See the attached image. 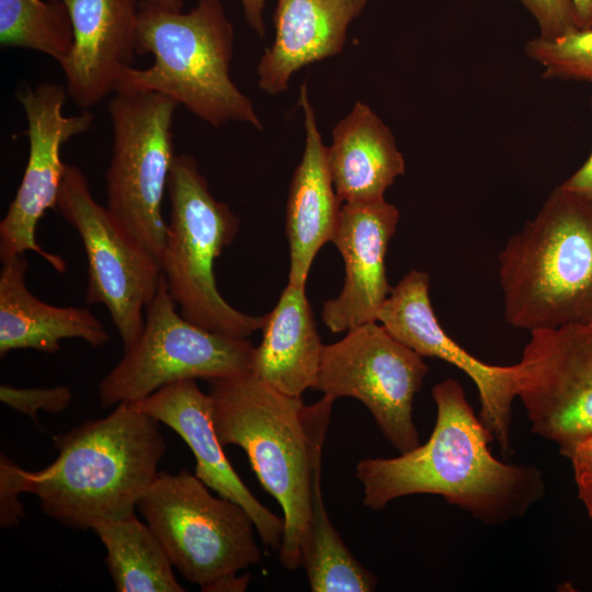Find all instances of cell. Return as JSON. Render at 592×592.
Wrapping results in <instances>:
<instances>
[{
    "mask_svg": "<svg viewBox=\"0 0 592 592\" xmlns=\"http://www.w3.org/2000/svg\"><path fill=\"white\" fill-rule=\"evenodd\" d=\"M321 460L315 463L310 511L301 545V566L312 592H369L376 577L351 554L332 525L321 492Z\"/></svg>",
    "mask_w": 592,
    "mask_h": 592,
    "instance_id": "obj_24",
    "label": "cell"
},
{
    "mask_svg": "<svg viewBox=\"0 0 592 592\" xmlns=\"http://www.w3.org/2000/svg\"><path fill=\"white\" fill-rule=\"evenodd\" d=\"M505 321L528 332L592 320V197L556 186L499 254Z\"/></svg>",
    "mask_w": 592,
    "mask_h": 592,
    "instance_id": "obj_4",
    "label": "cell"
},
{
    "mask_svg": "<svg viewBox=\"0 0 592 592\" xmlns=\"http://www.w3.org/2000/svg\"><path fill=\"white\" fill-rule=\"evenodd\" d=\"M592 109V96H591ZM563 189L592 197V151L584 163L560 184Z\"/></svg>",
    "mask_w": 592,
    "mask_h": 592,
    "instance_id": "obj_31",
    "label": "cell"
},
{
    "mask_svg": "<svg viewBox=\"0 0 592 592\" xmlns=\"http://www.w3.org/2000/svg\"><path fill=\"white\" fill-rule=\"evenodd\" d=\"M170 213L159 260L168 291L189 321L206 330L247 338L264 316L229 305L218 292L214 263L232 243L240 225L230 207L210 193L191 155H175L167 184Z\"/></svg>",
    "mask_w": 592,
    "mask_h": 592,
    "instance_id": "obj_6",
    "label": "cell"
},
{
    "mask_svg": "<svg viewBox=\"0 0 592 592\" xmlns=\"http://www.w3.org/2000/svg\"><path fill=\"white\" fill-rule=\"evenodd\" d=\"M179 105L164 94L133 89L117 90L109 102L113 146L106 207L158 262L167 232L162 202L175 156L172 124Z\"/></svg>",
    "mask_w": 592,
    "mask_h": 592,
    "instance_id": "obj_8",
    "label": "cell"
},
{
    "mask_svg": "<svg viewBox=\"0 0 592 592\" xmlns=\"http://www.w3.org/2000/svg\"><path fill=\"white\" fill-rule=\"evenodd\" d=\"M250 582V574L238 576L237 572L227 573L205 587L201 588L204 592H242Z\"/></svg>",
    "mask_w": 592,
    "mask_h": 592,
    "instance_id": "obj_32",
    "label": "cell"
},
{
    "mask_svg": "<svg viewBox=\"0 0 592 592\" xmlns=\"http://www.w3.org/2000/svg\"><path fill=\"white\" fill-rule=\"evenodd\" d=\"M214 428L223 446L241 447L262 488L281 505L284 533L278 549L287 570L301 566L310 511L311 479L335 399L306 406L252 373L209 380Z\"/></svg>",
    "mask_w": 592,
    "mask_h": 592,
    "instance_id": "obj_2",
    "label": "cell"
},
{
    "mask_svg": "<svg viewBox=\"0 0 592 592\" xmlns=\"http://www.w3.org/2000/svg\"><path fill=\"white\" fill-rule=\"evenodd\" d=\"M399 217L397 207L385 200L342 205L332 242L343 258L345 280L340 294L322 308V320L331 332L377 321L392 288L385 261Z\"/></svg>",
    "mask_w": 592,
    "mask_h": 592,
    "instance_id": "obj_17",
    "label": "cell"
},
{
    "mask_svg": "<svg viewBox=\"0 0 592 592\" xmlns=\"http://www.w3.org/2000/svg\"><path fill=\"white\" fill-rule=\"evenodd\" d=\"M0 43L61 62L73 43L67 5L62 0H0Z\"/></svg>",
    "mask_w": 592,
    "mask_h": 592,
    "instance_id": "obj_25",
    "label": "cell"
},
{
    "mask_svg": "<svg viewBox=\"0 0 592 592\" xmlns=\"http://www.w3.org/2000/svg\"><path fill=\"white\" fill-rule=\"evenodd\" d=\"M53 441L58 456L52 464L37 471L22 468L23 491L39 499L45 514L75 530L134 514L166 452L160 422L130 403Z\"/></svg>",
    "mask_w": 592,
    "mask_h": 592,
    "instance_id": "obj_3",
    "label": "cell"
},
{
    "mask_svg": "<svg viewBox=\"0 0 592 592\" xmlns=\"http://www.w3.org/2000/svg\"><path fill=\"white\" fill-rule=\"evenodd\" d=\"M255 346L247 338L213 332L177 311L164 277L145 310L137 342L98 386L101 407L139 401L184 379H220L252 373Z\"/></svg>",
    "mask_w": 592,
    "mask_h": 592,
    "instance_id": "obj_9",
    "label": "cell"
},
{
    "mask_svg": "<svg viewBox=\"0 0 592 592\" xmlns=\"http://www.w3.org/2000/svg\"><path fill=\"white\" fill-rule=\"evenodd\" d=\"M426 272L411 270L380 307L377 322L421 356L442 360L465 373L475 384L479 418L504 455L511 453L512 403L519 394V364L501 366L467 352L442 328L431 298Z\"/></svg>",
    "mask_w": 592,
    "mask_h": 592,
    "instance_id": "obj_14",
    "label": "cell"
},
{
    "mask_svg": "<svg viewBox=\"0 0 592 592\" xmlns=\"http://www.w3.org/2000/svg\"><path fill=\"white\" fill-rule=\"evenodd\" d=\"M66 95L62 86L50 82L16 92L27 121L29 158L15 196L0 221L1 261L31 251L57 272L67 270L61 257L47 252L36 240V226L47 209L56 207L66 171L60 149L70 138L89 130L94 119L88 110L64 115Z\"/></svg>",
    "mask_w": 592,
    "mask_h": 592,
    "instance_id": "obj_13",
    "label": "cell"
},
{
    "mask_svg": "<svg viewBox=\"0 0 592 592\" xmlns=\"http://www.w3.org/2000/svg\"><path fill=\"white\" fill-rule=\"evenodd\" d=\"M130 405L178 433L195 457V475L218 496L241 505L253 521L263 545L278 551L284 519L264 506L232 468L214 428L210 398L198 388L195 379L166 385Z\"/></svg>",
    "mask_w": 592,
    "mask_h": 592,
    "instance_id": "obj_15",
    "label": "cell"
},
{
    "mask_svg": "<svg viewBox=\"0 0 592 592\" xmlns=\"http://www.w3.org/2000/svg\"><path fill=\"white\" fill-rule=\"evenodd\" d=\"M243 8L246 20L250 27L263 37L265 27L263 22V8L265 0H239Z\"/></svg>",
    "mask_w": 592,
    "mask_h": 592,
    "instance_id": "obj_33",
    "label": "cell"
},
{
    "mask_svg": "<svg viewBox=\"0 0 592 592\" xmlns=\"http://www.w3.org/2000/svg\"><path fill=\"white\" fill-rule=\"evenodd\" d=\"M367 0H278L275 37L257 66L259 87L270 94L287 90L299 69L342 52L350 23Z\"/></svg>",
    "mask_w": 592,
    "mask_h": 592,
    "instance_id": "obj_19",
    "label": "cell"
},
{
    "mask_svg": "<svg viewBox=\"0 0 592 592\" xmlns=\"http://www.w3.org/2000/svg\"><path fill=\"white\" fill-rule=\"evenodd\" d=\"M571 2L577 27L592 29V0H571Z\"/></svg>",
    "mask_w": 592,
    "mask_h": 592,
    "instance_id": "obj_34",
    "label": "cell"
},
{
    "mask_svg": "<svg viewBox=\"0 0 592 592\" xmlns=\"http://www.w3.org/2000/svg\"><path fill=\"white\" fill-rule=\"evenodd\" d=\"M328 163L339 198L369 204L385 200V192L402 175L406 162L396 138L365 103L356 102L332 130Z\"/></svg>",
    "mask_w": 592,
    "mask_h": 592,
    "instance_id": "obj_21",
    "label": "cell"
},
{
    "mask_svg": "<svg viewBox=\"0 0 592 592\" xmlns=\"http://www.w3.org/2000/svg\"><path fill=\"white\" fill-rule=\"evenodd\" d=\"M519 1L535 19L539 37L550 39L578 30L571 0Z\"/></svg>",
    "mask_w": 592,
    "mask_h": 592,
    "instance_id": "obj_28",
    "label": "cell"
},
{
    "mask_svg": "<svg viewBox=\"0 0 592 592\" xmlns=\"http://www.w3.org/2000/svg\"><path fill=\"white\" fill-rule=\"evenodd\" d=\"M72 395L67 386L49 388H18L3 384L0 386V400L9 408L30 417L38 424L37 413L44 410L59 413L71 402Z\"/></svg>",
    "mask_w": 592,
    "mask_h": 592,
    "instance_id": "obj_27",
    "label": "cell"
},
{
    "mask_svg": "<svg viewBox=\"0 0 592 592\" xmlns=\"http://www.w3.org/2000/svg\"><path fill=\"white\" fill-rule=\"evenodd\" d=\"M0 356L14 350L55 353L65 339L92 348L110 341L104 325L87 307L54 306L33 295L25 283L27 259L18 254L1 261Z\"/></svg>",
    "mask_w": 592,
    "mask_h": 592,
    "instance_id": "obj_20",
    "label": "cell"
},
{
    "mask_svg": "<svg viewBox=\"0 0 592 592\" xmlns=\"http://www.w3.org/2000/svg\"><path fill=\"white\" fill-rule=\"evenodd\" d=\"M346 332L341 340L323 344L312 389L333 399L360 400L399 454L414 449L420 436L413 420V400L429 371L423 356L377 321Z\"/></svg>",
    "mask_w": 592,
    "mask_h": 592,
    "instance_id": "obj_11",
    "label": "cell"
},
{
    "mask_svg": "<svg viewBox=\"0 0 592 592\" xmlns=\"http://www.w3.org/2000/svg\"><path fill=\"white\" fill-rule=\"evenodd\" d=\"M24 493L22 467L5 455L0 456V526L12 527L19 524L24 515V508L19 500Z\"/></svg>",
    "mask_w": 592,
    "mask_h": 592,
    "instance_id": "obj_29",
    "label": "cell"
},
{
    "mask_svg": "<svg viewBox=\"0 0 592 592\" xmlns=\"http://www.w3.org/2000/svg\"><path fill=\"white\" fill-rule=\"evenodd\" d=\"M137 509L172 566L200 588L261 559L248 512L229 499L214 497L185 469L159 473Z\"/></svg>",
    "mask_w": 592,
    "mask_h": 592,
    "instance_id": "obj_7",
    "label": "cell"
},
{
    "mask_svg": "<svg viewBox=\"0 0 592 592\" xmlns=\"http://www.w3.org/2000/svg\"><path fill=\"white\" fill-rule=\"evenodd\" d=\"M519 394L534 434L567 457L592 435V321L530 332Z\"/></svg>",
    "mask_w": 592,
    "mask_h": 592,
    "instance_id": "obj_12",
    "label": "cell"
},
{
    "mask_svg": "<svg viewBox=\"0 0 592 592\" xmlns=\"http://www.w3.org/2000/svg\"><path fill=\"white\" fill-rule=\"evenodd\" d=\"M436 420L430 439L392 458L368 457L356 465L363 504L382 510L411 494H436L486 526L523 517L543 500V473L531 464H506L491 453L492 434L469 405L459 382L434 385Z\"/></svg>",
    "mask_w": 592,
    "mask_h": 592,
    "instance_id": "obj_1",
    "label": "cell"
},
{
    "mask_svg": "<svg viewBox=\"0 0 592 592\" xmlns=\"http://www.w3.org/2000/svg\"><path fill=\"white\" fill-rule=\"evenodd\" d=\"M234 37L220 0H197L189 12L143 0L137 54H151L155 60L145 69L128 68L117 90L164 94L213 127L239 122L262 129L252 101L230 78Z\"/></svg>",
    "mask_w": 592,
    "mask_h": 592,
    "instance_id": "obj_5",
    "label": "cell"
},
{
    "mask_svg": "<svg viewBox=\"0 0 592 592\" xmlns=\"http://www.w3.org/2000/svg\"><path fill=\"white\" fill-rule=\"evenodd\" d=\"M571 462L578 496L592 519V435L574 446Z\"/></svg>",
    "mask_w": 592,
    "mask_h": 592,
    "instance_id": "obj_30",
    "label": "cell"
},
{
    "mask_svg": "<svg viewBox=\"0 0 592 592\" xmlns=\"http://www.w3.org/2000/svg\"><path fill=\"white\" fill-rule=\"evenodd\" d=\"M524 53L543 67L545 79L592 86V29H578L550 39L536 36L525 43Z\"/></svg>",
    "mask_w": 592,
    "mask_h": 592,
    "instance_id": "obj_26",
    "label": "cell"
},
{
    "mask_svg": "<svg viewBox=\"0 0 592 592\" xmlns=\"http://www.w3.org/2000/svg\"><path fill=\"white\" fill-rule=\"evenodd\" d=\"M68 8L73 43L59 62L66 91L88 110L115 93L137 54L138 0H62Z\"/></svg>",
    "mask_w": 592,
    "mask_h": 592,
    "instance_id": "obj_16",
    "label": "cell"
},
{
    "mask_svg": "<svg viewBox=\"0 0 592 592\" xmlns=\"http://www.w3.org/2000/svg\"><path fill=\"white\" fill-rule=\"evenodd\" d=\"M261 330L252 374L286 395L301 397L316 384L323 349L305 287L287 284Z\"/></svg>",
    "mask_w": 592,
    "mask_h": 592,
    "instance_id": "obj_22",
    "label": "cell"
},
{
    "mask_svg": "<svg viewBox=\"0 0 592 592\" xmlns=\"http://www.w3.org/2000/svg\"><path fill=\"white\" fill-rule=\"evenodd\" d=\"M55 208L82 241L87 304L107 309L124 351L128 350L141 334L146 307L161 281L159 262L94 200L86 174L75 164L66 167Z\"/></svg>",
    "mask_w": 592,
    "mask_h": 592,
    "instance_id": "obj_10",
    "label": "cell"
},
{
    "mask_svg": "<svg viewBox=\"0 0 592 592\" xmlns=\"http://www.w3.org/2000/svg\"><path fill=\"white\" fill-rule=\"evenodd\" d=\"M105 562L118 592H183L160 540L136 514L95 523Z\"/></svg>",
    "mask_w": 592,
    "mask_h": 592,
    "instance_id": "obj_23",
    "label": "cell"
},
{
    "mask_svg": "<svg viewBox=\"0 0 592 592\" xmlns=\"http://www.w3.org/2000/svg\"><path fill=\"white\" fill-rule=\"evenodd\" d=\"M592 321V320H591Z\"/></svg>",
    "mask_w": 592,
    "mask_h": 592,
    "instance_id": "obj_36",
    "label": "cell"
},
{
    "mask_svg": "<svg viewBox=\"0 0 592 592\" xmlns=\"http://www.w3.org/2000/svg\"><path fill=\"white\" fill-rule=\"evenodd\" d=\"M152 2L173 11H181L183 0H151Z\"/></svg>",
    "mask_w": 592,
    "mask_h": 592,
    "instance_id": "obj_35",
    "label": "cell"
},
{
    "mask_svg": "<svg viewBox=\"0 0 592 592\" xmlns=\"http://www.w3.org/2000/svg\"><path fill=\"white\" fill-rule=\"evenodd\" d=\"M298 101L304 113L305 148L289 185L285 231L291 254L287 284L305 287L316 254L326 242L332 241L342 201L333 185L327 146L306 83L300 87Z\"/></svg>",
    "mask_w": 592,
    "mask_h": 592,
    "instance_id": "obj_18",
    "label": "cell"
}]
</instances>
